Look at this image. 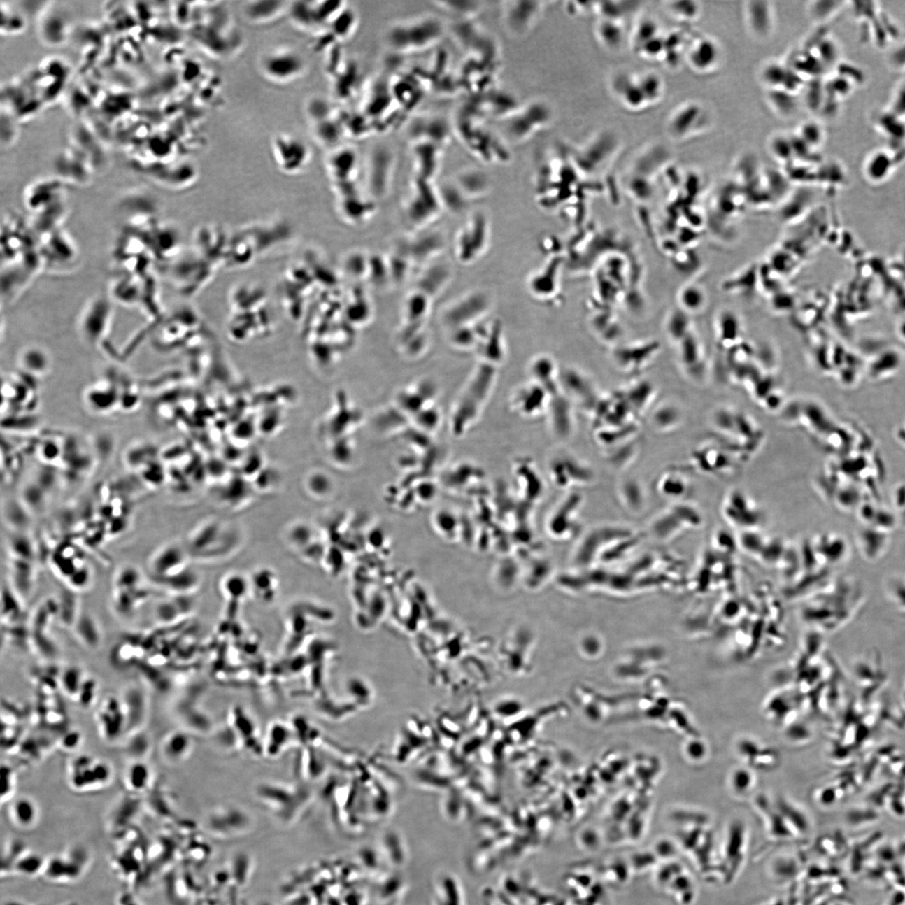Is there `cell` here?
I'll list each match as a JSON object with an SVG mask.
<instances>
[{"mask_svg": "<svg viewBox=\"0 0 905 905\" xmlns=\"http://www.w3.org/2000/svg\"><path fill=\"white\" fill-rule=\"evenodd\" d=\"M79 740H80V738L77 734L70 735L69 738L67 737L66 738L64 741V746L66 747L67 748H75L76 746H78L77 743H78Z\"/></svg>", "mask_w": 905, "mask_h": 905, "instance_id": "45", "label": "cell"}, {"mask_svg": "<svg viewBox=\"0 0 905 905\" xmlns=\"http://www.w3.org/2000/svg\"><path fill=\"white\" fill-rule=\"evenodd\" d=\"M21 599L15 593L13 587L6 585L3 589L2 594V619L6 620L7 624H12L19 620L22 612V606H21Z\"/></svg>", "mask_w": 905, "mask_h": 905, "instance_id": "29", "label": "cell"}, {"mask_svg": "<svg viewBox=\"0 0 905 905\" xmlns=\"http://www.w3.org/2000/svg\"><path fill=\"white\" fill-rule=\"evenodd\" d=\"M2 25L1 32L6 35H16L24 31L28 20L24 13L19 7H13L10 3L6 6L1 3Z\"/></svg>", "mask_w": 905, "mask_h": 905, "instance_id": "26", "label": "cell"}, {"mask_svg": "<svg viewBox=\"0 0 905 905\" xmlns=\"http://www.w3.org/2000/svg\"><path fill=\"white\" fill-rule=\"evenodd\" d=\"M114 583L116 591L138 589L141 583V574L134 566H125L118 572Z\"/></svg>", "mask_w": 905, "mask_h": 905, "instance_id": "34", "label": "cell"}, {"mask_svg": "<svg viewBox=\"0 0 905 905\" xmlns=\"http://www.w3.org/2000/svg\"><path fill=\"white\" fill-rule=\"evenodd\" d=\"M92 578V573L87 566H83L75 571V572L67 578L69 585L73 590H83L90 585Z\"/></svg>", "mask_w": 905, "mask_h": 905, "instance_id": "41", "label": "cell"}, {"mask_svg": "<svg viewBox=\"0 0 905 905\" xmlns=\"http://www.w3.org/2000/svg\"><path fill=\"white\" fill-rule=\"evenodd\" d=\"M61 683L69 695H79L83 683L82 671L76 667L69 668L63 674Z\"/></svg>", "mask_w": 905, "mask_h": 905, "instance_id": "38", "label": "cell"}, {"mask_svg": "<svg viewBox=\"0 0 905 905\" xmlns=\"http://www.w3.org/2000/svg\"><path fill=\"white\" fill-rule=\"evenodd\" d=\"M8 549L13 558L29 562H33L35 558L34 543L27 536L24 534L13 536L8 544Z\"/></svg>", "mask_w": 905, "mask_h": 905, "instance_id": "32", "label": "cell"}, {"mask_svg": "<svg viewBox=\"0 0 905 905\" xmlns=\"http://www.w3.org/2000/svg\"><path fill=\"white\" fill-rule=\"evenodd\" d=\"M185 555L176 545H167L158 550L149 560V571L154 580L173 576L184 570Z\"/></svg>", "mask_w": 905, "mask_h": 905, "instance_id": "9", "label": "cell"}, {"mask_svg": "<svg viewBox=\"0 0 905 905\" xmlns=\"http://www.w3.org/2000/svg\"><path fill=\"white\" fill-rule=\"evenodd\" d=\"M263 66L270 78L277 82H287L301 73L303 62L293 52L276 50L264 59Z\"/></svg>", "mask_w": 905, "mask_h": 905, "instance_id": "10", "label": "cell"}, {"mask_svg": "<svg viewBox=\"0 0 905 905\" xmlns=\"http://www.w3.org/2000/svg\"><path fill=\"white\" fill-rule=\"evenodd\" d=\"M19 362L21 367L35 375L45 373L50 364L48 352L36 345L24 349L20 354Z\"/></svg>", "mask_w": 905, "mask_h": 905, "instance_id": "22", "label": "cell"}, {"mask_svg": "<svg viewBox=\"0 0 905 905\" xmlns=\"http://www.w3.org/2000/svg\"><path fill=\"white\" fill-rule=\"evenodd\" d=\"M189 739L185 735L173 734L164 743V754L167 759L180 760L189 750Z\"/></svg>", "mask_w": 905, "mask_h": 905, "instance_id": "33", "label": "cell"}, {"mask_svg": "<svg viewBox=\"0 0 905 905\" xmlns=\"http://www.w3.org/2000/svg\"><path fill=\"white\" fill-rule=\"evenodd\" d=\"M176 611H178V608L176 606V603L164 602L160 604L157 607V610H156V615H157V618L160 622H171V621L176 618L175 616L177 615Z\"/></svg>", "mask_w": 905, "mask_h": 905, "instance_id": "43", "label": "cell"}, {"mask_svg": "<svg viewBox=\"0 0 905 905\" xmlns=\"http://www.w3.org/2000/svg\"><path fill=\"white\" fill-rule=\"evenodd\" d=\"M604 18V17H603ZM596 24L595 35L604 48L617 50L624 43L625 29L621 27L620 19L604 18Z\"/></svg>", "mask_w": 905, "mask_h": 905, "instance_id": "20", "label": "cell"}, {"mask_svg": "<svg viewBox=\"0 0 905 905\" xmlns=\"http://www.w3.org/2000/svg\"><path fill=\"white\" fill-rule=\"evenodd\" d=\"M99 718L101 729L106 737L116 739L124 724V708L117 700L108 699L104 704Z\"/></svg>", "mask_w": 905, "mask_h": 905, "instance_id": "17", "label": "cell"}, {"mask_svg": "<svg viewBox=\"0 0 905 905\" xmlns=\"http://www.w3.org/2000/svg\"><path fill=\"white\" fill-rule=\"evenodd\" d=\"M13 590L21 599L27 598L34 585V566L32 562L11 557Z\"/></svg>", "mask_w": 905, "mask_h": 905, "instance_id": "19", "label": "cell"}, {"mask_svg": "<svg viewBox=\"0 0 905 905\" xmlns=\"http://www.w3.org/2000/svg\"><path fill=\"white\" fill-rule=\"evenodd\" d=\"M767 2H750L746 7V18L753 35L759 38L771 36L774 28V13Z\"/></svg>", "mask_w": 905, "mask_h": 905, "instance_id": "11", "label": "cell"}, {"mask_svg": "<svg viewBox=\"0 0 905 905\" xmlns=\"http://www.w3.org/2000/svg\"><path fill=\"white\" fill-rule=\"evenodd\" d=\"M739 750L743 760L755 768L772 769L779 763V753L772 748L761 747L753 740H743L739 743Z\"/></svg>", "mask_w": 905, "mask_h": 905, "instance_id": "12", "label": "cell"}, {"mask_svg": "<svg viewBox=\"0 0 905 905\" xmlns=\"http://www.w3.org/2000/svg\"><path fill=\"white\" fill-rule=\"evenodd\" d=\"M701 115V108L695 104H685L672 113L667 122V131L671 138H684L694 129L695 120Z\"/></svg>", "mask_w": 905, "mask_h": 905, "instance_id": "13", "label": "cell"}, {"mask_svg": "<svg viewBox=\"0 0 905 905\" xmlns=\"http://www.w3.org/2000/svg\"><path fill=\"white\" fill-rule=\"evenodd\" d=\"M62 185V180L44 179L29 185L24 194L25 203L29 209L42 213L61 202Z\"/></svg>", "mask_w": 905, "mask_h": 905, "instance_id": "6", "label": "cell"}, {"mask_svg": "<svg viewBox=\"0 0 905 905\" xmlns=\"http://www.w3.org/2000/svg\"><path fill=\"white\" fill-rule=\"evenodd\" d=\"M722 511L727 521L744 530L754 529L764 519L759 506L740 490L729 493L725 499Z\"/></svg>", "mask_w": 905, "mask_h": 905, "instance_id": "4", "label": "cell"}, {"mask_svg": "<svg viewBox=\"0 0 905 905\" xmlns=\"http://www.w3.org/2000/svg\"><path fill=\"white\" fill-rule=\"evenodd\" d=\"M79 640L90 648H97L101 640V629L94 618L88 614H81L74 625Z\"/></svg>", "mask_w": 905, "mask_h": 905, "instance_id": "23", "label": "cell"}, {"mask_svg": "<svg viewBox=\"0 0 905 905\" xmlns=\"http://www.w3.org/2000/svg\"><path fill=\"white\" fill-rule=\"evenodd\" d=\"M113 294L120 303L132 304L138 301L141 286L135 277L120 278L113 285Z\"/></svg>", "mask_w": 905, "mask_h": 905, "instance_id": "27", "label": "cell"}, {"mask_svg": "<svg viewBox=\"0 0 905 905\" xmlns=\"http://www.w3.org/2000/svg\"><path fill=\"white\" fill-rule=\"evenodd\" d=\"M706 751L707 750H706L704 743L699 741V740H692L687 747L688 756L690 757V759L694 760L703 759L706 755Z\"/></svg>", "mask_w": 905, "mask_h": 905, "instance_id": "44", "label": "cell"}, {"mask_svg": "<svg viewBox=\"0 0 905 905\" xmlns=\"http://www.w3.org/2000/svg\"><path fill=\"white\" fill-rule=\"evenodd\" d=\"M541 3H542L528 2L527 6L522 7L523 2L508 3L510 6L504 7L506 28L520 36L529 32L538 22L543 10V7L539 6Z\"/></svg>", "mask_w": 905, "mask_h": 905, "instance_id": "7", "label": "cell"}, {"mask_svg": "<svg viewBox=\"0 0 905 905\" xmlns=\"http://www.w3.org/2000/svg\"><path fill=\"white\" fill-rule=\"evenodd\" d=\"M44 256L48 259L57 261L56 264H61L60 260L71 259L73 260L76 255V249L74 244L69 239L64 232H57L53 234L49 232L45 236Z\"/></svg>", "mask_w": 905, "mask_h": 905, "instance_id": "18", "label": "cell"}, {"mask_svg": "<svg viewBox=\"0 0 905 905\" xmlns=\"http://www.w3.org/2000/svg\"><path fill=\"white\" fill-rule=\"evenodd\" d=\"M721 49L712 38L704 37L692 44L687 54L691 69L699 73H712L721 61Z\"/></svg>", "mask_w": 905, "mask_h": 905, "instance_id": "8", "label": "cell"}, {"mask_svg": "<svg viewBox=\"0 0 905 905\" xmlns=\"http://www.w3.org/2000/svg\"><path fill=\"white\" fill-rule=\"evenodd\" d=\"M613 95L620 104L632 112H641L662 99L664 83L653 73H619L610 84Z\"/></svg>", "mask_w": 905, "mask_h": 905, "instance_id": "1", "label": "cell"}, {"mask_svg": "<svg viewBox=\"0 0 905 905\" xmlns=\"http://www.w3.org/2000/svg\"><path fill=\"white\" fill-rule=\"evenodd\" d=\"M759 283V269L751 266L724 283V290L733 293L752 294Z\"/></svg>", "mask_w": 905, "mask_h": 905, "instance_id": "24", "label": "cell"}, {"mask_svg": "<svg viewBox=\"0 0 905 905\" xmlns=\"http://www.w3.org/2000/svg\"><path fill=\"white\" fill-rule=\"evenodd\" d=\"M661 487L664 493L675 498L683 497L688 490L686 479L676 473H668L663 477Z\"/></svg>", "mask_w": 905, "mask_h": 905, "instance_id": "35", "label": "cell"}, {"mask_svg": "<svg viewBox=\"0 0 905 905\" xmlns=\"http://www.w3.org/2000/svg\"><path fill=\"white\" fill-rule=\"evenodd\" d=\"M680 416L678 410L674 406H665L655 413L654 424L660 429L670 430L678 427Z\"/></svg>", "mask_w": 905, "mask_h": 905, "instance_id": "36", "label": "cell"}, {"mask_svg": "<svg viewBox=\"0 0 905 905\" xmlns=\"http://www.w3.org/2000/svg\"><path fill=\"white\" fill-rule=\"evenodd\" d=\"M694 459L703 471L725 472L734 467V455H730L725 447V450L706 447L695 452Z\"/></svg>", "mask_w": 905, "mask_h": 905, "instance_id": "15", "label": "cell"}, {"mask_svg": "<svg viewBox=\"0 0 905 905\" xmlns=\"http://www.w3.org/2000/svg\"><path fill=\"white\" fill-rule=\"evenodd\" d=\"M692 329L690 315L680 308L672 313L667 324V331L672 339L679 343L692 331Z\"/></svg>", "mask_w": 905, "mask_h": 905, "instance_id": "31", "label": "cell"}, {"mask_svg": "<svg viewBox=\"0 0 905 905\" xmlns=\"http://www.w3.org/2000/svg\"><path fill=\"white\" fill-rule=\"evenodd\" d=\"M2 800L10 799L11 794L14 792L15 788V775L14 771L8 767H2Z\"/></svg>", "mask_w": 905, "mask_h": 905, "instance_id": "42", "label": "cell"}, {"mask_svg": "<svg viewBox=\"0 0 905 905\" xmlns=\"http://www.w3.org/2000/svg\"><path fill=\"white\" fill-rule=\"evenodd\" d=\"M718 343L724 350H729L742 342V324L734 312L722 311L717 320Z\"/></svg>", "mask_w": 905, "mask_h": 905, "instance_id": "14", "label": "cell"}, {"mask_svg": "<svg viewBox=\"0 0 905 905\" xmlns=\"http://www.w3.org/2000/svg\"><path fill=\"white\" fill-rule=\"evenodd\" d=\"M111 769L103 761L90 756L79 757L71 764L70 782L73 789L86 790L101 788L111 779Z\"/></svg>", "mask_w": 905, "mask_h": 905, "instance_id": "3", "label": "cell"}, {"mask_svg": "<svg viewBox=\"0 0 905 905\" xmlns=\"http://www.w3.org/2000/svg\"><path fill=\"white\" fill-rule=\"evenodd\" d=\"M113 317L111 300L104 295L93 297L79 316L78 329L83 340L92 345L100 343L111 327Z\"/></svg>", "mask_w": 905, "mask_h": 905, "instance_id": "2", "label": "cell"}, {"mask_svg": "<svg viewBox=\"0 0 905 905\" xmlns=\"http://www.w3.org/2000/svg\"><path fill=\"white\" fill-rule=\"evenodd\" d=\"M403 27L413 35H409L393 28L390 31L388 40L392 45L400 50H409L424 48L437 40L439 36L424 35V33L439 31V24L433 20H418L416 22L401 24Z\"/></svg>", "mask_w": 905, "mask_h": 905, "instance_id": "5", "label": "cell"}, {"mask_svg": "<svg viewBox=\"0 0 905 905\" xmlns=\"http://www.w3.org/2000/svg\"><path fill=\"white\" fill-rule=\"evenodd\" d=\"M59 604V618L66 627H74L80 616L78 611V599L71 592H65L62 595Z\"/></svg>", "mask_w": 905, "mask_h": 905, "instance_id": "30", "label": "cell"}, {"mask_svg": "<svg viewBox=\"0 0 905 905\" xmlns=\"http://www.w3.org/2000/svg\"><path fill=\"white\" fill-rule=\"evenodd\" d=\"M150 769L145 763H134L126 775V783L135 792H142L150 783Z\"/></svg>", "mask_w": 905, "mask_h": 905, "instance_id": "28", "label": "cell"}, {"mask_svg": "<svg viewBox=\"0 0 905 905\" xmlns=\"http://www.w3.org/2000/svg\"><path fill=\"white\" fill-rule=\"evenodd\" d=\"M10 815L13 822L17 824V826L31 827L37 820V807L31 799L20 797L12 805Z\"/></svg>", "mask_w": 905, "mask_h": 905, "instance_id": "25", "label": "cell"}, {"mask_svg": "<svg viewBox=\"0 0 905 905\" xmlns=\"http://www.w3.org/2000/svg\"><path fill=\"white\" fill-rule=\"evenodd\" d=\"M680 360L689 373L699 375L704 367V352L692 331L679 342Z\"/></svg>", "mask_w": 905, "mask_h": 905, "instance_id": "16", "label": "cell"}, {"mask_svg": "<svg viewBox=\"0 0 905 905\" xmlns=\"http://www.w3.org/2000/svg\"><path fill=\"white\" fill-rule=\"evenodd\" d=\"M678 301L680 310L689 315L695 314L704 310L707 303V295L700 285L689 283L680 290Z\"/></svg>", "mask_w": 905, "mask_h": 905, "instance_id": "21", "label": "cell"}, {"mask_svg": "<svg viewBox=\"0 0 905 905\" xmlns=\"http://www.w3.org/2000/svg\"><path fill=\"white\" fill-rule=\"evenodd\" d=\"M784 74L785 75L783 66L780 65L779 63L771 62L763 67L762 71H761V79H762V82L765 85L773 88L781 85V83L784 82L783 78H782L784 77Z\"/></svg>", "mask_w": 905, "mask_h": 905, "instance_id": "39", "label": "cell"}, {"mask_svg": "<svg viewBox=\"0 0 905 905\" xmlns=\"http://www.w3.org/2000/svg\"><path fill=\"white\" fill-rule=\"evenodd\" d=\"M754 784V778L751 772L746 769H738L732 776V785L737 793H746Z\"/></svg>", "mask_w": 905, "mask_h": 905, "instance_id": "40", "label": "cell"}, {"mask_svg": "<svg viewBox=\"0 0 905 905\" xmlns=\"http://www.w3.org/2000/svg\"><path fill=\"white\" fill-rule=\"evenodd\" d=\"M671 14L683 21H692L699 18L701 8L697 2H674L667 7Z\"/></svg>", "mask_w": 905, "mask_h": 905, "instance_id": "37", "label": "cell"}]
</instances>
